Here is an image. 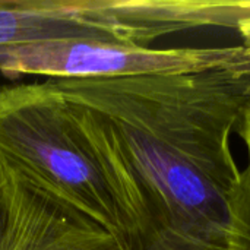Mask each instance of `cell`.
<instances>
[{
    "label": "cell",
    "mask_w": 250,
    "mask_h": 250,
    "mask_svg": "<svg viewBox=\"0 0 250 250\" xmlns=\"http://www.w3.org/2000/svg\"><path fill=\"white\" fill-rule=\"evenodd\" d=\"M107 125L136 193L142 250H233L242 171L230 149L250 64L47 79Z\"/></svg>",
    "instance_id": "6da1fadb"
},
{
    "label": "cell",
    "mask_w": 250,
    "mask_h": 250,
    "mask_svg": "<svg viewBox=\"0 0 250 250\" xmlns=\"http://www.w3.org/2000/svg\"><path fill=\"white\" fill-rule=\"evenodd\" d=\"M0 164L125 250L144 249L136 193L105 122L47 79L0 85Z\"/></svg>",
    "instance_id": "7a4b0ae2"
},
{
    "label": "cell",
    "mask_w": 250,
    "mask_h": 250,
    "mask_svg": "<svg viewBox=\"0 0 250 250\" xmlns=\"http://www.w3.org/2000/svg\"><path fill=\"white\" fill-rule=\"evenodd\" d=\"M189 29L186 0H0V50L63 40L151 47Z\"/></svg>",
    "instance_id": "3957f363"
},
{
    "label": "cell",
    "mask_w": 250,
    "mask_h": 250,
    "mask_svg": "<svg viewBox=\"0 0 250 250\" xmlns=\"http://www.w3.org/2000/svg\"><path fill=\"white\" fill-rule=\"evenodd\" d=\"M243 64H250V57L240 44L155 48L63 40L0 50L1 73L35 75L45 79L125 78Z\"/></svg>",
    "instance_id": "277c9868"
},
{
    "label": "cell",
    "mask_w": 250,
    "mask_h": 250,
    "mask_svg": "<svg viewBox=\"0 0 250 250\" xmlns=\"http://www.w3.org/2000/svg\"><path fill=\"white\" fill-rule=\"evenodd\" d=\"M0 250H125L104 229L28 189L0 164Z\"/></svg>",
    "instance_id": "5b68a950"
},
{
    "label": "cell",
    "mask_w": 250,
    "mask_h": 250,
    "mask_svg": "<svg viewBox=\"0 0 250 250\" xmlns=\"http://www.w3.org/2000/svg\"><path fill=\"white\" fill-rule=\"evenodd\" d=\"M233 250H250V170L242 171V185L236 202Z\"/></svg>",
    "instance_id": "8992f818"
},
{
    "label": "cell",
    "mask_w": 250,
    "mask_h": 250,
    "mask_svg": "<svg viewBox=\"0 0 250 250\" xmlns=\"http://www.w3.org/2000/svg\"><path fill=\"white\" fill-rule=\"evenodd\" d=\"M237 19L234 31L242 40V47L250 56V0H237Z\"/></svg>",
    "instance_id": "52a82bcc"
},
{
    "label": "cell",
    "mask_w": 250,
    "mask_h": 250,
    "mask_svg": "<svg viewBox=\"0 0 250 250\" xmlns=\"http://www.w3.org/2000/svg\"><path fill=\"white\" fill-rule=\"evenodd\" d=\"M237 133L242 136V139L245 141L246 144V148H248V154H249V164H248V168L250 170V105L248 108V111L245 113L243 116V120L237 129Z\"/></svg>",
    "instance_id": "ba28073f"
},
{
    "label": "cell",
    "mask_w": 250,
    "mask_h": 250,
    "mask_svg": "<svg viewBox=\"0 0 250 250\" xmlns=\"http://www.w3.org/2000/svg\"><path fill=\"white\" fill-rule=\"evenodd\" d=\"M249 57H250V56H249Z\"/></svg>",
    "instance_id": "9c48e42d"
}]
</instances>
